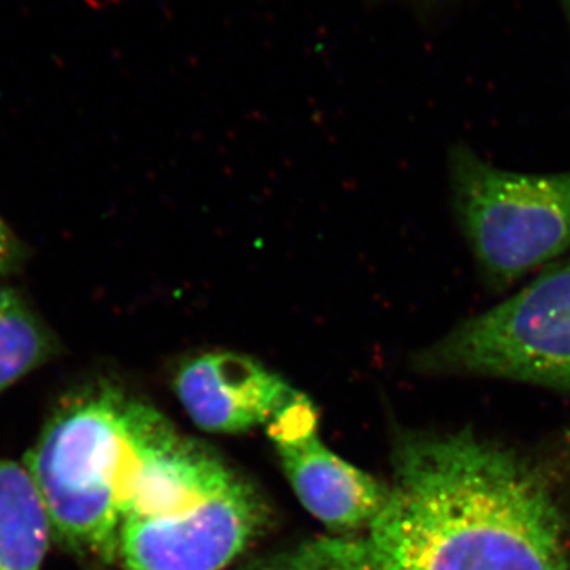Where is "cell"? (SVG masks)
<instances>
[{"label":"cell","mask_w":570,"mask_h":570,"mask_svg":"<svg viewBox=\"0 0 570 570\" xmlns=\"http://www.w3.org/2000/svg\"><path fill=\"white\" fill-rule=\"evenodd\" d=\"M419 373L527 382L570 393V258L412 356Z\"/></svg>","instance_id":"cell-4"},{"label":"cell","mask_w":570,"mask_h":570,"mask_svg":"<svg viewBox=\"0 0 570 570\" xmlns=\"http://www.w3.org/2000/svg\"><path fill=\"white\" fill-rule=\"evenodd\" d=\"M129 397L107 382L70 396L24 460L56 538L104 562L119 558L116 479Z\"/></svg>","instance_id":"cell-2"},{"label":"cell","mask_w":570,"mask_h":570,"mask_svg":"<svg viewBox=\"0 0 570 570\" xmlns=\"http://www.w3.org/2000/svg\"><path fill=\"white\" fill-rule=\"evenodd\" d=\"M449 181L461 234L493 287L570 249V171L504 170L460 142L449 153Z\"/></svg>","instance_id":"cell-3"},{"label":"cell","mask_w":570,"mask_h":570,"mask_svg":"<svg viewBox=\"0 0 570 570\" xmlns=\"http://www.w3.org/2000/svg\"><path fill=\"white\" fill-rule=\"evenodd\" d=\"M24 258V249L10 225L0 216V276L18 272Z\"/></svg>","instance_id":"cell-12"},{"label":"cell","mask_w":570,"mask_h":570,"mask_svg":"<svg viewBox=\"0 0 570 570\" xmlns=\"http://www.w3.org/2000/svg\"><path fill=\"white\" fill-rule=\"evenodd\" d=\"M51 337L13 288L0 285V393L43 365Z\"/></svg>","instance_id":"cell-10"},{"label":"cell","mask_w":570,"mask_h":570,"mask_svg":"<svg viewBox=\"0 0 570 570\" xmlns=\"http://www.w3.org/2000/svg\"><path fill=\"white\" fill-rule=\"evenodd\" d=\"M367 530L382 570H570L568 519L542 469L471 430L404 438Z\"/></svg>","instance_id":"cell-1"},{"label":"cell","mask_w":570,"mask_h":570,"mask_svg":"<svg viewBox=\"0 0 570 570\" xmlns=\"http://www.w3.org/2000/svg\"><path fill=\"white\" fill-rule=\"evenodd\" d=\"M239 480L216 452L183 436L156 407L130 395L116 479L122 523L186 515Z\"/></svg>","instance_id":"cell-5"},{"label":"cell","mask_w":570,"mask_h":570,"mask_svg":"<svg viewBox=\"0 0 570 570\" xmlns=\"http://www.w3.org/2000/svg\"><path fill=\"white\" fill-rule=\"evenodd\" d=\"M562 455H564L566 463L570 466V433H568L564 442H562Z\"/></svg>","instance_id":"cell-13"},{"label":"cell","mask_w":570,"mask_h":570,"mask_svg":"<svg viewBox=\"0 0 570 570\" xmlns=\"http://www.w3.org/2000/svg\"><path fill=\"white\" fill-rule=\"evenodd\" d=\"M257 570H382L370 539L336 535L299 543Z\"/></svg>","instance_id":"cell-11"},{"label":"cell","mask_w":570,"mask_h":570,"mask_svg":"<svg viewBox=\"0 0 570 570\" xmlns=\"http://www.w3.org/2000/svg\"><path fill=\"white\" fill-rule=\"evenodd\" d=\"M52 530L28 468L0 459V570H41Z\"/></svg>","instance_id":"cell-9"},{"label":"cell","mask_w":570,"mask_h":570,"mask_svg":"<svg viewBox=\"0 0 570 570\" xmlns=\"http://www.w3.org/2000/svg\"><path fill=\"white\" fill-rule=\"evenodd\" d=\"M174 389L184 411L209 433H245L269 425L303 396L249 355L200 352L175 367Z\"/></svg>","instance_id":"cell-8"},{"label":"cell","mask_w":570,"mask_h":570,"mask_svg":"<svg viewBox=\"0 0 570 570\" xmlns=\"http://www.w3.org/2000/svg\"><path fill=\"white\" fill-rule=\"evenodd\" d=\"M317 422L316 407L303 395L269 423L285 475L303 508L330 530L370 528L387 502L389 485L326 448Z\"/></svg>","instance_id":"cell-7"},{"label":"cell","mask_w":570,"mask_h":570,"mask_svg":"<svg viewBox=\"0 0 570 570\" xmlns=\"http://www.w3.org/2000/svg\"><path fill=\"white\" fill-rule=\"evenodd\" d=\"M266 521L261 494L245 479L186 515L122 523L119 558L127 570H220Z\"/></svg>","instance_id":"cell-6"},{"label":"cell","mask_w":570,"mask_h":570,"mask_svg":"<svg viewBox=\"0 0 570 570\" xmlns=\"http://www.w3.org/2000/svg\"><path fill=\"white\" fill-rule=\"evenodd\" d=\"M562 11H564L566 20H568L569 29H570V0H560Z\"/></svg>","instance_id":"cell-14"}]
</instances>
